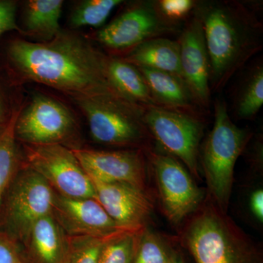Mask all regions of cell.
<instances>
[{
  "label": "cell",
  "mask_w": 263,
  "mask_h": 263,
  "mask_svg": "<svg viewBox=\"0 0 263 263\" xmlns=\"http://www.w3.org/2000/svg\"><path fill=\"white\" fill-rule=\"evenodd\" d=\"M9 56L25 79L73 98L101 95L122 97L108 80L106 55L72 33L61 32L47 42L15 40L10 44Z\"/></svg>",
  "instance_id": "cell-1"
},
{
  "label": "cell",
  "mask_w": 263,
  "mask_h": 263,
  "mask_svg": "<svg viewBox=\"0 0 263 263\" xmlns=\"http://www.w3.org/2000/svg\"><path fill=\"white\" fill-rule=\"evenodd\" d=\"M193 11L203 29L211 91H218L260 51L262 23L253 10L236 1L195 2Z\"/></svg>",
  "instance_id": "cell-2"
},
{
  "label": "cell",
  "mask_w": 263,
  "mask_h": 263,
  "mask_svg": "<svg viewBox=\"0 0 263 263\" xmlns=\"http://www.w3.org/2000/svg\"><path fill=\"white\" fill-rule=\"evenodd\" d=\"M193 214L182 238L195 263H263L260 249L210 197Z\"/></svg>",
  "instance_id": "cell-3"
},
{
  "label": "cell",
  "mask_w": 263,
  "mask_h": 263,
  "mask_svg": "<svg viewBox=\"0 0 263 263\" xmlns=\"http://www.w3.org/2000/svg\"><path fill=\"white\" fill-rule=\"evenodd\" d=\"M251 139V133L238 127L230 119L226 102L214 103V122L204 142L202 166L209 197L221 212L229 206L235 163Z\"/></svg>",
  "instance_id": "cell-4"
},
{
  "label": "cell",
  "mask_w": 263,
  "mask_h": 263,
  "mask_svg": "<svg viewBox=\"0 0 263 263\" xmlns=\"http://www.w3.org/2000/svg\"><path fill=\"white\" fill-rule=\"evenodd\" d=\"M94 141L107 146H148L151 136L143 121V107L115 95L76 97Z\"/></svg>",
  "instance_id": "cell-5"
},
{
  "label": "cell",
  "mask_w": 263,
  "mask_h": 263,
  "mask_svg": "<svg viewBox=\"0 0 263 263\" xmlns=\"http://www.w3.org/2000/svg\"><path fill=\"white\" fill-rule=\"evenodd\" d=\"M54 191L37 173L27 167L16 173L4 200L5 236L24 245L36 221L51 214Z\"/></svg>",
  "instance_id": "cell-6"
},
{
  "label": "cell",
  "mask_w": 263,
  "mask_h": 263,
  "mask_svg": "<svg viewBox=\"0 0 263 263\" xmlns=\"http://www.w3.org/2000/svg\"><path fill=\"white\" fill-rule=\"evenodd\" d=\"M203 118L158 106L144 108L143 121L151 136L176 160L199 176L200 143L203 135Z\"/></svg>",
  "instance_id": "cell-7"
},
{
  "label": "cell",
  "mask_w": 263,
  "mask_h": 263,
  "mask_svg": "<svg viewBox=\"0 0 263 263\" xmlns=\"http://www.w3.org/2000/svg\"><path fill=\"white\" fill-rule=\"evenodd\" d=\"M28 167L55 193L70 198H95L94 186L72 149L62 144L24 146Z\"/></svg>",
  "instance_id": "cell-8"
},
{
  "label": "cell",
  "mask_w": 263,
  "mask_h": 263,
  "mask_svg": "<svg viewBox=\"0 0 263 263\" xmlns=\"http://www.w3.org/2000/svg\"><path fill=\"white\" fill-rule=\"evenodd\" d=\"M148 151L164 215L174 224L181 222L200 206L204 193L179 160Z\"/></svg>",
  "instance_id": "cell-9"
},
{
  "label": "cell",
  "mask_w": 263,
  "mask_h": 263,
  "mask_svg": "<svg viewBox=\"0 0 263 263\" xmlns=\"http://www.w3.org/2000/svg\"><path fill=\"white\" fill-rule=\"evenodd\" d=\"M177 27L160 13L156 2H148L126 10L100 29L95 39L114 51H131L145 41L175 32Z\"/></svg>",
  "instance_id": "cell-10"
},
{
  "label": "cell",
  "mask_w": 263,
  "mask_h": 263,
  "mask_svg": "<svg viewBox=\"0 0 263 263\" xmlns=\"http://www.w3.org/2000/svg\"><path fill=\"white\" fill-rule=\"evenodd\" d=\"M75 120L63 104L45 95H36L19 114L15 136L25 144H61L75 129Z\"/></svg>",
  "instance_id": "cell-11"
},
{
  "label": "cell",
  "mask_w": 263,
  "mask_h": 263,
  "mask_svg": "<svg viewBox=\"0 0 263 263\" xmlns=\"http://www.w3.org/2000/svg\"><path fill=\"white\" fill-rule=\"evenodd\" d=\"M72 151L89 178L124 183L146 192V162L143 149Z\"/></svg>",
  "instance_id": "cell-12"
},
{
  "label": "cell",
  "mask_w": 263,
  "mask_h": 263,
  "mask_svg": "<svg viewBox=\"0 0 263 263\" xmlns=\"http://www.w3.org/2000/svg\"><path fill=\"white\" fill-rule=\"evenodd\" d=\"M51 214L67 236L108 238L125 231L95 198H70L54 192Z\"/></svg>",
  "instance_id": "cell-13"
},
{
  "label": "cell",
  "mask_w": 263,
  "mask_h": 263,
  "mask_svg": "<svg viewBox=\"0 0 263 263\" xmlns=\"http://www.w3.org/2000/svg\"><path fill=\"white\" fill-rule=\"evenodd\" d=\"M98 201L121 230L146 228L153 204L146 192L120 183H106L89 178Z\"/></svg>",
  "instance_id": "cell-14"
},
{
  "label": "cell",
  "mask_w": 263,
  "mask_h": 263,
  "mask_svg": "<svg viewBox=\"0 0 263 263\" xmlns=\"http://www.w3.org/2000/svg\"><path fill=\"white\" fill-rule=\"evenodd\" d=\"M180 64L183 81L197 105L209 108L210 63L202 24L196 16L186 22L179 41Z\"/></svg>",
  "instance_id": "cell-15"
},
{
  "label": "cell",
  "mask_w": 263,
  "mask_h": 263,
  "mask_svg": "<svg viewBox=\"0 0 263 263\" xmlns=\"http://www.w3.org/2000/svg\"><path fill=\"white\" fill-rule=\"evenodd\" d=\"M19 254L24 263H62L67 249V235L52 214L33 226Z\"/></svg>",
  "instance_id": "cell-16"
},
{
  "label": "cell",
  "mask_w": 263,
  "mask_h": 263,
  "mask_svg": "<svg viewBox=\"0 0 263 263\" xmlns=\"http://www.w3.org/2000/svg\"><path fill=\"white\" fill-rule=\"evenodd\" d=\"M136 67L144 78L159 107L203 118L204 110L197 105L182 79L162 71Z\"/></svg>",
  "instance_id": "cell-17"
},
{
  "label": "cell",
  "mask_w": 263,
  "mask_h": 263,
  "mask_svg": "<svg viewBox=\"0 0 263 263\" xmlns=\"http://www.w3.org/2000/svg\"><path fill=\"white\" fill-rule=\"evenodd\" d=\"M122 59L136 67L162 71L183 81L178 41L163 37L153 38L138 45Z\"/></svg>",
  "instance_id": "cell-18"
},
{
  "label": "cell",
  "mask_w": 263,
  "mask_h": 263,
  "mask_svg": "<svg viewBox=\"0 0 263 263\" xmlns=\"http://www.w3.org/2000/svg\"><path fill=\"white\" fill-rule=\"evenodd\" d=\"M106 71L110 84L122 98L138 106H158L138 68L122 58L107 56Z\"/></svg>",
  "instance_id": "cell-19"
},
{
  "label": "cell",
  "mask_w": 263,
  "mask_h": 263,
  "mask_svg": "<svg viewBox=\"0 0 263 263\" xmlns=\"http://www.w3.org/2000/svg\"><path fill=\"white\" fill-rule=\"evenodd\" d=\"M62 0H30L25 12V25L27 32L51 41L61 32Z\"/></svg>",
  "instance_id": "cell-20"
},
{
  "label": "cell",
  "mask_w": 263,
  "mask_h": 263,
  "mask_svg": "<svg viewBox=\"0 0 263 263\" xmlns=\"http://www.w3.org/2000/svg\"><path fill=\"white\" fill-rule=\"evenodd\" d=\"M21 110H15L0 132V210L10 183L16 174L18 153L15 126Z\"/></svg>",
  "instance_id": "cell-21"
},
{
  "label": "cell",
  "mask_w": 263,
  "mask_h": 263,
  "mask_svg": "<svg viewBox=\"0 0 263 263\" xmlns=\"http://www.w3.org/2000/svg\"><path fill=\"white\" fill-rule=\"evenodd\" d=\"M262 105L263 67L257 65L249 71L240 86L235 100V114L241 119H252Z\"/></svg>",
  "instance_id": "cell-22"
},
{
  "label": "cell",
  "mask_w": 263,
  "mask_h": 263,
  "mask_svg": "<svg viewBox=\"0 0 263 263\" xmlns=\"http://www.w3.org/2000/svg\"><path fill=\"white\" fill-rule=\"evenodd\" d=\"M178 256L161 235L146 227L142 231L133 263H171Z\"/></svg>",
  "instance_id": "cell-23"
},
{
  "label": "cell",
  "mask_w": 263,
  "mask_h": 263,
  "mask_svg": "<svg viewBox=\"0 0 263 263\" xmlns=\"http://www.w3.org/2000/svg\"><path fill=\"white\" fill-rule=\"evenodd\" d=\"M143 229L120 231L110 236L102 249L98 263H133Z\"/></svg>",
  "instance_id": "cell-24"
},
{
  "label": "cell",
  "mask_w": 263,
  "mask_h": 263,
  "mask_svg": "<svg viewBox=\"0 0 263 263\" xmlns=\"http://www.w3.org/2000/svg\"><path fill=\"white\" fill-rule=\"evenodd\" d=\"M122 3V0H86L82 2L71 14V27H100L105 23L111 12Z\"/></svg>",
  "instance_id": "cell-25"
},
{
  "label": "cell",
  "mask_w": 263,
  "mask_h": 263,
  "mask_svg": "<svg viewBox=\"0 0 263 263\" xmlns=\"http://www.w3.org/2000/svg\"><path fill=\"white\" fill-rule=\"evenodd\" d=\"M110 237L67 236V252L62 263H98L102 249Z\"/></svg>",
  "instance_id": "cell-26"
},
{
  "label": "cell",
  "mask_w": 263,
  "mask_h": 263,
  "mask_svg": "<svg viewBox=\"0 0 263 263\" xmlns=\"http://www.w3.org/2000/svg\"><path fill=\"white\" fill-rule=\"evenodd\" d=\"M157 8L166 18L177 22L193 10L195 1L192 0H161L156 2Z\"/></svg>",
  "instance_id": "cell-27"
},
{
  "label": "cell",
  "mask_w": 263,
  "mask_h": 263,
  "mask_svg": "<svg viewBox=\"0 0 263 263\" xmlns=\"http://www.w3.org/2000/svg\"><path fill=\"white\" fill-rule=\"evenodd\" d=\"M16 3L0 0V37L9 31H21L16 24Z\"/></svg>",
  "instance_id": "cell-28"
},
{
  "label": "cell",
  "mask_w": 263,
  "mask_h": 263,
  "mask_svg": "<svg viewBox=\"0 0 263 263\" xmlns=\"http://www.w3.org/2000/svg\"><path fill=\"white\" fill-rule=\"evenodd\" d=\"M18 247L6 236L0 235V263H18Z\"/></svg>",
  "instance_id": "cell-29"
},
{
  "label": "cell",
  "mask_w": 263,
  "mask_h": 263,
  "mask_svg": "<svg viewBox=\"0 0 263 263\" xmlns=\"http://www.w3.org/2000/svg\"><path fill=\"white\" fill-rule=\"evenodd\" d=\"M250 208L252 214L259 221H263V191L255 190L250 197Z\"/></svg>",
  "instance_id": "cell-30"
},
{
  "label": "cell",
  "mask_w": 263,
  "mask_h": 263,
  "mask_svg": "<svg viewBox=\"0 0 263 263\" xmlns=\"http://www.w3.org/2000/svg\"><path fill=\"white\" fill-rule=\"evenodd\" d=\"M171 263H184V262H183L182 259H181V257H180V256L179 255V256H178L177 257H176V258H175L174 259V261H173V262Z\"/></svg>",
  "instance_id": "cell-31"
},
{
  "label": "cell",
  "mask_w": 263,
  "mask_h": 263,
  "mask_svg": "<svg viewBox=\"0 0 263 263\" xmlns=\"http://www.w3.org/2000/svg\"><path fill=\"white\" fill-rule=\"evenodd\" d=\"M2 119H3V109H2L1 103H0V132H1L3 127H1L2 125Z\"/></svg>",
  "instance_id": "cell-32"
},
{
  "label": "cell",
  "mask_w": 263,
  "mask_h": 263,
  "mask_svg": "<svg viewBox=\"0 0 263 263\" xmlns=\"http://www.w3.org/2000/svg\"><path fill=\"white\" fill-rule=\"evenodd\" d=\"M18 263H24V262H22V260H20V261H19V262H18Z\"/></svg>",
  "instance_id": "cell-33"
}]
</instances>
